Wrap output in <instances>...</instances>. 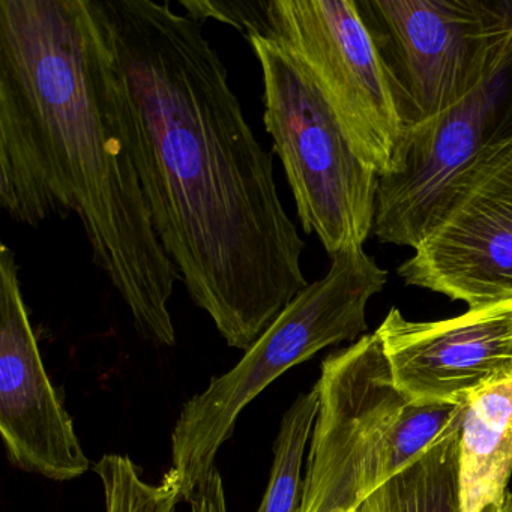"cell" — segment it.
<instances>
[{
	"label": "cell",
	"instance_id": "1",
	"mask_svg": "<svg viewBox=\"0 0 512 512\" xmlns=\"http://www.w3.org/2000/svg\"><path fill=\"white\" fill-rule=\"evenodd\" d=\"M121 62L125 142L191 301L248 350L307 289L305 242L202 23L170 2L100 0Z\"/></svg>",
	"mask_w": 512,
	"mask_h": 512
},
{
	"label": "cell",
	"instance_id": "2",
	"mask_svg": "<svg viewBox=\"0 0 512 512\" xmlns=\"http://www.w3.org/2000/svg\"><path fill=\"white\" fill-rule=\"evenodd\" d=\"M122 79L100 0H0V206L32 229L76 215L137 332L172 347L181 275L125 142Z\"/></svg>",
	"mask_w": 512,
	"mask_h": 512
},
{
	"label": "cell",
	"instance_id": "3",
	"mask_svg": "<svg viewBox=\"0 0 512 512\" xmlns=\"http://www.w3.org/2000/svg\"><path fill=\"white\" fill-rule=\"evenodd\" d=\"M314 386L319 412L299 512H355L461 427L466 409V404H415L401 394L376 332L329 355Z\"/></svg>",
	"mask_w": 512,
	"mask_h": 512
},
{
	"label": "cell",
	"instance_id": "4",
	"mask_svg": "<svg viewBox=\"0 0 512 512\" xmlns=\"http://www.w3.org/2000/svg\"><path fill=\"white\" fill-rule=\"evenodd\" d=\"M325 277L308 284L245 350L241 361L182 407L172 433V467L163 476L182 502L193 497L232 437L242 410L290 368L320 350L358 341L368 331L367 305L382 292L388 272L364 247L331 257Z\"/></svg>",
	"mask_w": 512,
	"mask_h": 512
},
{
	"label": "cell",
	"instance_id": "5",
	"mask_svg": "<svg viewBox=\"0 0 512 512\" xmlns=\"http://www.w3.org/2000/svg\"><path fill=\"white\" fill-rule=\"evenodd\" d=\"M263 80V124L296 214L329 256L364 247L376 220L379 175L350 146L301 62L278 41L247 31Z\"/></svg>",
	"mask_w": 512,
	"mask_h": 512
},
{
	"label": "cell",
	"instance_id": "6",
	"mask_svg": "<svg viewBox=\"0 0 512 512\" xmlns=\"http://www.w3.org/2000/svg\"><path fill=\"white\" fill-rule=\"evenodd\" d=\"M355 2L379 53L404 134L473 94L512 37V0Z\"/></svg>",
	"mask_w": 512,
	"mask_h": 512
},
{
	"label": "cell",
	"instance_id": "7",
	"mask_svg": "<svg viewBox=\"0 0 512 512\" xmlns=\"http://www.w3.org/2000/svg\"><path fill=\"white\" fill-rule=\"evenodd\" d=\"M244 31L286 47L307 71L359 160L391 172L404 127L355 0H254Z\"/></svg>",
	"mask_w": 512,
	"mask_h": 512
},
{
	"label": "cell",
	"instance_id": "8",
	"mask_svg": "<svg viewBox=\"0 0 512 512\" xmlns=\"http://www.w3.org/2000/svg\"><path fill=\"white\" fill-rule=\"evenodd\" d=\"M397 272L406 286L469 308L512 298V140L485 149L455 181L439 217Z\"/></svg>",
	"mask_w": 512,
	"mask_h": 512
},
{
	"label": "cell",
	"instance_id": "9",
	"mask_svg": "<svg viewBox=\"0 0 512 512\" xmlns=\"http://www.w3.org/2000/svg\"><path fill=\"white\" fill-rule=\"evenodd\" d=\"M0 433L11 464L52 481H73L91 461L38 347L16 254L0 245Z\"/></svg>",
	"mask_w": 512,
	"mask_h": 512
},
{
	"label": "cell",
	"instance_id": "10",
	"mask_svg": "<svg viewBox=\"0 0 512 512\" xmlns=\"http://www.w3.org/2000/svg\"><path fill=\"white\" fill-rule=\"evenodd\" d=\"M376 334L395 386L415 404L464 406L512 379V298L436 322H413L391 308Z\"/></svg>",
	"mask_w": 512,
	"mask_h": 512
},
{
	"label": "cell",
	"instance_id": "11",
	"mask_svg": "<svg viewBox=\"0 0 512 512\" xmlns=\"http://www.w3.org/2000/svg\"><path fill=\"white\" fill-rule=\"evenodd\" d=\"M512 475V379L482 389L464 409L458 445L461 512L505 506Z\"/></svg>",
	"mask_w": 512,
	"mask_h": 512
},
{
	"label": "cell",
	"instance_id": "12",
	"mask_svg": "<svg viewBox=\"0 0 512 512\" xmlns=\"http://www.w3.org/2000/svg\"><path fill=\"white\" fill-rule=\"evenodd\" d=\"M460 428L449 431L418 460L374 491L367 512H461L458 490Z\"/></svg>",
	"mask_w": 512,
	"mask_h": 512
},
{
	"label": "cell",
	"instance_id": "13",
	"mask_svg": "<svg viewBox=\"0 0 512 512\" xmlns=\"http://www.w3.org/2000/svg\"><path fill=\"white\" fill-rule=\"evenodd\" d=\"M319 412L316 386L299 395L281 419L274 443V463L268 488L257 512H299L302 500V463Z\"/></svg>",
	"mask_w": 512,
	"mask_h": 512
},
{
	"label": "cell",
	"instance_id": "14",
	"mask_svg": "<svg viewBox=\"0 0 512 512\" xmlns=\"http://www.w3.org/2000/svg\"><path fill=\"white\" fill-rule=\"evenodd\" d=\"M94 470L103 485L106 512H175L182 502L173 485L146 482L127 455H103Z\"/></svg>",
	"mask_w": 512,
	"mask_h": 512
},
{
	"label": "cell",
	"instance_id": "15",
	"mask_svg": "<svg viewBox=\"0 0 512 512\" xmlns=\"http://www.w3.org/2000/svg\"><path fill=\"white\" fill-rule=\"evenodd\" d=\"M476 92L484 119L485 149L512 140V37L493 73Z\"/></svg>",
	"mask_w": 512,
	"mask_h": 512
},
{
	"label": "cell",
	"instance_id": "16",
	"mask_svg": "<svg viewBox=\"0 0 512 512\" xmlns=\"http://www.w3.org/2000/svg\"><path fill=\"white\" fill-rule=\"evenodd\" d=\"M191 512H229L227 511L226 491H224L223 478L217 467L211 470L203 479L202 484L194 491L193 497L188 500Z\"/></svg>",
	"mask_w": 512,
	"mask_h": 512
},
{
	"label": "cell",
	"instance_id": "17",
	"mask_svg": "<svg viewBox=\"0 0 512 512\" xmlns=\"http://www.w3.org/2000/svg\"><path fill=\"white\" fill-rule=\"evenodd\" d=\"M484 512H508V506H488Z\"/></svg>",
	"mask_w": 512,
	"mask_h": 512
},
{
	"label": "cell",
	"instance_id": "18",
	"mask_svg": "<svg viewBox=\"0 0 512 512\" xmlns=\"http://www.w3.org/2000/svg\"><path fill=\"white\" fill-rule=\"evenodd\" d=\"M506 506H508V512H512V491H509L508 499H506Z\"/></svg>",
	"mask_w": 512,
	"mask_h": 512
},
{
	"label": "cell",
	"instance_id": "19",
	"mask_svg": "<svg viewBox=\"0 0 512 512\" xmlns=\"http://www.w3.org/2000/svg\"><path fill=\"white\" fill-rule=\"evenodd\" d=\"M355 512H364V511H362L361 506H359V508H358V509H356V511H355Z\"/></svg>",
	"mask_w": 512,
	"mask_h": 512
},
{
	"label": "cell",
	"instance_id": "20",
	"mask_svg": "<svg viewBox=\"0 0 512 512\" xmlns=\"http://www.w3.org/2000/svg\"><path fill=\"white\" fill-rule=\"evenodd\" d=\"M361 508H362V511L367 512V511H365L364 505H361Z\"/></svg>",
	"mask_w": 512,
	"mask_h": 512
}]
</instances>
